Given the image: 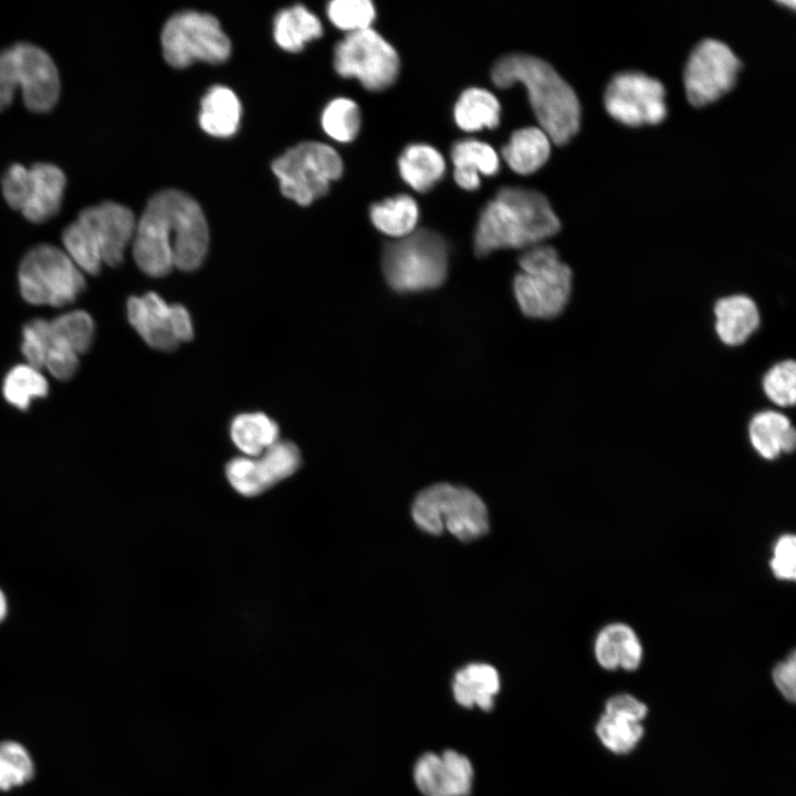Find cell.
I'll return each mask as SVG.
<instances>
[{"mask_svg":"<svg viewBox=\"0 0 796 796\" xmlns=\"http://www.w3.org/2000/svg\"><path fill=\"white\" fill-rule=\"evenodd\" d=\"M209 229L205 214L187 193L166 189L148 201L136 222L133 253L138 268L160 277L178 269H198L208 251Z\"/></svg>","mask_w":796,"mask_h":796,"instance_id":"obj_1","label":"cell"},{"mask_svg":"<svg viewBox=\"0 0 796 796\" xmlns=\"http://www.w3.org/2000/svg\"><path fill=\"white\" fill-rule=\"evenodd\" d=\"M559 229V219L543 193L523 187H502L479 216L473 248L478 256L501 249H528Z\"/></svg>","mask_w":796,"mask_h":796,"instance_id":"obj_2","label":"cell"},{"mask_svg":"<svg viewBox=\"0 0 796 796\" xmlns=\"http://www.w3.org/2000/svg\"><path fill=\"white\" fill-rule=\"evenodd\" d=\"M492 82L507 88L521 83L534 114L549 139L568 143L580 125V105L572 86L546 61L522 53L500 57L491 70Z\"/></svg>","mask_w":796,"mask_h":796,"instance_id":"obj_3","label":"cell"},{"mask_svg":"<svg viewBox=\"0 0 796 796\" xmlns=\"http://www.w3.org/2000/svg\"><path fill=\"white\" fill-rule=\"evenodd\" d=\"M449 251L443 237L429 229L385 244L381 269L396 293H418L440 286L448 274Z\"/></svg>","mask_w":796,"mask_h":796,"instance_id":"obj_4","label":"cell"},{"mask_svg":"<svg viewBox=\"0 0 796 796\" xmlns=\"http://www.w3.org/2000/svg\"><path fill=\"white\" fill-rule=\"evenodd\" d=\"M521 271L513 280V291L522 313L531 318L558 316L570 298L573 272L549 245L528 248L519 260Z\"/></svg>","mask_w":796,"mask_h":796,"instance_id":"obj_5","label":"cell"},{"mask_svg":"<svg viewBox=\"0 0 796 796\" xmlns=\"http://www.w3.org/2000/svg\"><path fill=\"white\" fill-rule=\"evenodd\" d=\"M411 512L416 524L430 534L447 530L461 541H471L489 528L486 507L479 495L447 483L421 491Z\"/></svg>","mask_w":796,"mask_h":796,"instance_id":"obj_6","label":"cell"},{"mask_svg":"<svg viewBox=\"0 0 796 796\" xmlns=\"http://www.w3.org/2000/svg\"><path fill=\"white\" fill-rule=\"evenodd\" d=\"M18 279L22 297L33 305L65 306L85 289L83 272L63 250L51 244L27 252Z\"/></svg>","mask_w":796,"mask_h":796,"instance_id":"obj_7","label":"cell"},{"mask_svg":"<svg viewBox=\"0 0 796 796\" xmlns=\"http://www.w3.org/2000/svg\"><path fill=\"white\" fill-rule=\"evenodd\" d=\"M272 170L286 198L301 206H308L324 196L329 184L342 176L343 163L331 146L304 142L276 158Z\"/></svg>","mask_w":796,"mask_h":796,"instance_id":"obj_8","label":"cell"},{"mask_svg":"<svg viewBox=\"0 0 796 796\" xmlns=\"http://www.w3.org/2000/svg\"><path fill=\"white\" fill-rule=\"evenodd\" d=\"M166 62L186 67L195 61L221 63L231 52V43L218 20L207 13L182 11L174 14L161 31Z\"/></svg>","mask_w":796,"mask_h":796,"instance_id":"obj_9","label":"cell"},{"mask_svg":"<svg viewBox=\"0 0 796 796\" xmlns=\"http://www.w3.org/2000/svg\"><path fill=\"white\" fill-rule=\"evenodd\" d=\"M0 71L11 92L21 88L32 112L50 111L60 96V76L51 56L40 46L21 42L0 51Z\"/></svg>","mask_w":796,"mask_h":796,"instance_id":"obj_10","label":"cell"},{"mask_svg":"<svg viewBox=\"0 0 796 796\" xmlns=\"http://www.w3.org/2000/svg\"><path fill=\"white\" fill-rule=\"evenodd\" d=\"M395 48L371 28L347 33L334 50V67L343 77L357 78L369 91L391 86L399 73Z\"/></svg>","mask_w":796,"mask_h":796,"instance_id":"obj_11","label":"cell"},{"mask_svg":"<svg viewBox=\"0 0 796 796\" xmlns=\"http://www.w3.org/2000/svg\"><path fill=\"white\" fill-rule=\"evenodd\" d=\"M604 103L612 118L628 126L659 124L667 115L662 83L637 71L616 74L607 85Z\"/></svg>","mask_w":796,"mask_h":796,"instance_id":"obj_12","label":"cell"},{"mask_svg":"<svg viewBox=\"0 0 796 796\" xmlns=\"http://www.w3.org/2000/svg\"><path fill=\"white\" fill-rule=\"evenodd\" d=\"M741 61L723 42L715 39L701 41L691 52L684 69V87L694 106L710 104L735 84Z\"/></svg>","mask_w":796,"mask_h":796,"instance_id":"obj_13","label":"cell"},{"mask_svg":"<svg viewBox=\"0 0 796 796\" xmlns=\"http://www.w3.org/2000/svg\"><path fill=\"white\" fill-rule=\"evenodd\" d=\"M301 465L298 448L291 441L279 440L255 458L237 457L226 467L231 486L241 495H259L292 475Z\"/></svg>","mask_w":796,"mask_h":796,"instance_id":"obj_14","label":"cell"},{"mask_svg":"<svg viewBox=\"0 0 796 796\" xmlns=\"http://www.w3.org/2000/svg\"><path fill=\"white\" fill-rule=\"evenodd\" d=\"M96 243L103 263L117 266L123 262L124 252L133 240L136 221L127 207L104 201L83 209L76 219Z\"/></svg>","mask_w":796,"mask_h":796,"instance_id":"obj_15","label":"cell"},{"mask_svg":"<svg viewBox=\"0 0 796 796\" xmlns=\"http://www.w3.org/2000/svg\"><path fill=\"white\" fill-rule=\"evenodd\" d=\"M413 779L425 796H468L473 767L465 755L453 750L426 753L415 765Z\"/></svg>","mask_w":796,"mask_h":796,"instance_id":"obj_16","label":"cell"},{"mask_svg":"<svg viewBox=\"0 0 796 796\" xmlns=\"http://www.w3.org/2000/svg\"><path fill=\"white\" fill-rule=\"evenodd\" d=\"M127 317L137 334L150 347L170 352L178 342L172 326V304L155 292L132 296L127 301Z\"/></svg>","mask_w":796,"mask_h":796,"instance_id":"obj_17","label":"cell"},{"mask_svg":"<svg viewBox=\"0 0 796 796\" xmlns=\"http://www.w3.org/2000/svg\"><path fill=\"white\" fill-rule=\"evenodd\" d=\"M29 170L30 179L21 212L29 221L42 223L60 211L66 178L53 164L38 163Z\"/></svg>","mask_w":796,"mask_h":796,"instance_id":"obj_18","label":"cell"},{"mask_svg":"<svg viewBox=\"0 0 796 796\" xmlns=\"http://www.w3.org/2000/svg\"><path fill=\"white\" fill-rule=\"evenodd\" d=\"M713 312L716 335L729 346L744 344L761 323L756 303L745 294H733L718 300Z\"/></svg>","mask_w":796,"mask_h":796,"instance_id":"obj_19","label":"cell"},{"mask_svg":"<svg viewBox=\"0 0 796 796\" xmlns=\"http://www.w3.org/2000/svg\"><path fill=\"white\" fill-rule=\"evenodd\" d=\"M594 653L598 664L605 670L622 669L635 671L643 657L641 642L636 632L625 624H611L597 636Z\"/></svg>","mask_w":796,"mask_h":796,"instance_id":"obj_20","label":"cell"},{"mask_svg":"<svg viewBox=\"0 0 796 796\" xmlns=\"http://www.w3.org/2000/svg\"><path fill=\"white\" fill-rule=\"evenodd\" d=\"M451 159L457 185L468 191L480 187L481 176H493L500 169V158L494 148L473 138L454 143L451 147Z\"/></svg>","mask_w":796,"mask_h":796,"instance_id":"obj_21","label":"cell"},{"mask_svg":"<svg viewBox=\"0 0 796 796\" xmlns=\"http://www.w3.org/2000/svg\"><path fill=\"white\" fill-rule=\"evenodd\" d=\"M748 438L753 449L766 460L792 452L796 446L794 426L784 413L776 410L755 413L748 423Z\"/></svg>","mask_w":796,"mask_h":796,"instance_id":"obj_22","label":"cell"},{"mask_svg":"<svg viewBox=\"0 0 796 796\" xmlns=\"http://www.w3.org/2000/svg\"><path fill=\"white\" fill-rule=\"evenodd\" d=\"M548 135L540 127L528 126L512 133L501 154L515 172L528 175L538 170L551 154Z\"/></svg>","mask_w":796,"mask_h":796,"instance_id":"obj_23","label":"cell"},{"mask_svg":"<svg viewBox=\"0 0 796 796\" xmlns=\"http://www.w3.org/2000/svg\"><path fill=\"white\" fill-rule=\"evenodd\" d=\"M452 689L455 701L462 706L476 705L490 711L500 690V677L490 664L471 663L455 673Z\"/></svg>","mask_w":796,"mask_h":796,"instance_id":"obj_24","label":"cell"},{"mask_svg":"<svg viewBox=\"0 0 796 796\" xmlns=\"http://www.w3.org/2000/svg\"><path fill=\"white\" fill-rule=\"evenodd\" d=\"M401 178L416 191L426 192L443 177V156L427 144L408 145L398 158Z\"/></svg>","mask_w":796,"mask_h":796,"instance_id":"obj_25","label":"cell"},{"mask_svg":"<svg viewBox=\"0 0 796 796\" xmlns=\"http://www.w3.org/2000/svg\"><path fill=\"white\" fill-rule=\"evenodd\" d=\"M241 105L228 87L217 85L202 97L199 113L201 128L216 137L233 135L240 123Z\"/></svg>","mask_w":796,"mask_h":796,"instance_id":"obj_26","label":"cell"},{"mask_svg":"<svg viewBox=\"0 0 796 796\" xmlns=\"http://www.w3.org/2000/svg\"><path fill=\"white\" fill-rule=\"evenodd\" d=\"M230 437L245 457L255 458L280 440V429L263 412H244L232 419Z\"/></svg>","mask_w":796,"mask_h":796,"instance_id":"obj_27","label":"cell"},{"mask_svg":"<svg viewBox=\"0 0 796 796\" xmlns=\"http://www.w3.org/2000/svg\"><path fill=\"white\" fill-rule=\"evenodd\" d=\"M453 114L457 125L465 132L493 129L500 124L501 105L490 91L470 87L459 96Z\"/></svg>","mask_w":796,"mask_h":796,"instance_id":"obj_28","label":"cell"},{"mask_svg":"<svg viewBox=\"0 0 796 796\" xmlns=\"http://www.w3.org/2000/svg\"><path fill=\"white\" fill-rule=\"evenodd\" d=\"M369 216L378 231L400 239L415 231L419 208L412 197L401 193L371 205Z\"/></svg>","mask_w":796,"mask_h":796,"instance_id":"obj_29","label":"cell"},{"mask_svg":"<svg viewBox=\"0 0 796 796\" xmlns=\"http://www.w3.org/2000/svg\"><path fill=\"white\" fill-rule=\"evenodd\" d=\"M322 33L320 20L301 4L280 11L274 19V39L289 52L301 51L306 42Z\"/></svg>","mask_w":796,"mask_h":796,"instance_id":"obj_30","label":"cell"},{"mask_svg":"<svg viewBox=\"0 0 796 796\" xmlns=\"http://www.w3.org/2000/svg\"><path fill=\"white\" fill-rule=\"evenodd\" d=\"M49 392L45 377L28 364L12 367L6 375L2 384L4 399L13 407L25 411L31 402L44 398Z\"/></svg>","mask_w":796,"mask_h":796,"instance_id":"obj_31","label":"cell"},{"mask_svg":"<svg viewBox=\"0 0 796 796\" xmlns=\"http://www.w3.org/2000/svg\"><path fill=\"white\" fill-rule=\"evenodd\" d=\"M595 733L604 747L620 755L637 747L645 735V727L641 722L601 713L596 722Z\"/></svg>","mask_w":796,"mask_h":796,"instance_id":"obj_32","label":"cell"},{"mask_svg":"<svg viewBox=\"0 0 796 796\" xmlns=\"http://www.w3.org/2000/svg\"><path fill=\"white\" fill-rule=\"evenodd\" d=\"M64 252L82 271L92 275L100 273L103 260L101 252L84 226L74 220L62 233Z\"/></svg>","mask_w":796,"mask_h":796,"instance_id":"obj_33","label":"cell"},{"mask_svg":"<svg viewBox=\"0 0 796 796\" xmlns=\"http://www.w3.org/2000/svg\"><path fill=\"white\" fill-rule=\"evenodd\" d=\"M360 111L358 105L346 97L335 98L322 114V126L325 133L341 143L355 139L360 128Z\"/></svg>","mask_w":796,"mask_h":796,"instance_id":"obj_34","label":"cell"},{"mask_svg":"<svg viewBox=\"0 0 796 796\" xmlns=\"http://www.w3.org/2000/svg\"><path fill=\"white\" fill-rule=\"evenodd\" d=\"M51 335L69 344L78 355L88 350L94 338V322L85 311H72L50 321Z\"/></svg>","mask_w":796,"mask_h":796,"instance_id":"obj_35","label":"cell"},{"mask_svg":"<svg viewBox=\"0 0 796 796\" xmlns=\"http://www.w3.org/2000/svg\"><path fill=\"white\" fill-rule=\"evenodd\" d=\"M33 775V764L27 750L17 742L0 743V790L24 784Z\"/></svg>","mask_w":796,"mask_h":796,"instance_id":"obj_36","label":"cell"},{"mask_svg":"<svg viewBox=\"0 0 796 796\" xmlns=\"http://www.w3.org/2000/svg\"><path fill=\"white\" fill-rule=\"evenodd\" d=\"M765 396L778 407H792L796 401V364L786 359L773 365L764 375Z\"/></svg>","mask_w":796,"mask_h":796,"instance_id":"obj_37","label":"cell"},{"mask_svg":"<svg viewBox=\"0 0 796 796\" xmlns=\"http://www.w3.org/2000/svg\"><path fill=\"white\" fill-rule=\"evenodd\" d=\"M327 15L336 28L350 33L370 28L376 10L369 0H333Z\"/></svg>","mask_w":796,"mask_h":796,"instance_id":"obj_38","label":"cell"},{"mask_svg":"<svg viewBox=\"0 0 796 796\" xmlns=\"http://www.w3.org/2000/svg\"><path fill=\"white\" fill-rule=\"evenodd\" d=\"M50 339V321L33 318L24 325L22 329L21 350L28 365L36 369L44 366Z\"/></svg>","mask_w":796,"mask_h":796,"instance_id":"obj_39","label":"cell"},{"mask_svg":"<svg viewBox=\"0 0 796 796\" xmlns=\"http://www.w3.org/2000/svg\"><path fill=\"white\" fill-rule=\"evenodd\" d=\"M43 367L56 379L67 380L78 368V354L69 344L51 335Z\"/></svg>","mask_w":796,"mask_h":796,"instance_id":"obj_40","label":"cell"},{"mask_svg":"<svg viewBox=\"0 0 796 796\" xmlns=\"http://www.w3.org/2000/svg\"><path fill=\"white\" fill-rule=\"evenodd\" d=\"M775 577L782 580H794L796 577V538L792 534L781 536L774 546L769 562Z\"/></svg>","mask_w":796,"mask_h":796,"instance_id":"obj_41","label":"cell"},{"mask_svg":"<svg viewBox=\"0 0 796 796\" xmlns=\"http://www.w3.org/2000/svg\"><path fill=\"white\" fill-rule=\"evenodd\" d=\"M29 168L20 164L11 165L2 176V192L7 203L21 211L29 185Z\"/></svg>","mask_w":796,"mask_h":796,"instance_id":"obj_42","label":"cell"},{"mask_svg":"<svg viewBox=\"0 0 796 796\" xmlns=\"http://www.w3.org/2000/svg\"><path fill=\"white\" fill-rule=\"evenodd\" d=\"M604 713L641 722L648 714V706L631 694L618 693L605 702Z\"/></svg>","mask_w":796,"mask_h":796,"instance_id":"obj_43","label":"cell"},{"mask_svg":"<svg viewBox=\"0 0 796 796\" xmlns=\"http://www.w3.org/2000/svg\"><path fill=\"white\" fill-rule=\"evenodd\" d=\"M795 657V652L793 651L788 657L779 661L772 671V678L776 689L788 702H794L796 699Z\"/></svg>","mask_w":796,"mask_h":796,"instance_id":"obj_44","label":"cell"},{"mask_svg":"<svg viewBox=\"0 0 796 796\" xmlns=\"http://www.w3.org/2000/svg\"><path fill=\"white\" fill-rule=\"evenodd\" d=\"M7 610V599L2 590L0 589V621L6 617Z\"/></svg>","mask_w":796,"mask_h":796,"instance_id":"obj_45","label":"cell"},{"mask_svg":"<svg viewBox=\"0 0 796 796\" xmlns=\"http://www.w3.org/2000/svg\"><path fill=\"white\" fill-rule=\"evenodd\" d=\"M782 4L789 6L790 9L795 8V1H781Z\"/></svg>","mask_w":796,"mask_h":796,"instance_id":"obj_46","label":"cell"}]
</instances>
